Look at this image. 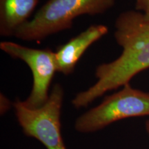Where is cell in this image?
Wrapping results in <instances>:
<instances>
[{"mask_svg": "<svg viewBox=\"0 0 149 149\" xmlns=\"http://www.w3.org/2000/svg\"><path fill=\"white\" fill-rule=\"evenodd\" d=\"M116 0H48L35 16L19 28L14 37L24 41H40L70 29L77 17L102 15Z\"/></svg>", "mask_w": 149, "mask_h": 149, "instance_id": "2", "label": "cell"}, {"mask_svg": "<svg viewBox=\"0 0 149 149\" xmlns=\"http://www.w3.org/2000/svg\"><path fill=\"white\" fill-rule=\"evenodd\" d=\"M115 39L122 48V54L114 61L97 66L96 83L72 100L76 109L88 107L106 93L130 84L136 74L149 68V22L144 13L123 12L115 20Z\"/></svg>", "mask_w": 149, "mask_h": 149, "instance_id": "1", "label": "cell"}, {"mask_svg": "<svg viewBox=\"0 0 149 149\" xmlns=\"http://www.w3.org/2000/svg\"><path fill=\"white\" fill-rule=\"evenodd\" d=\"M145 128H146V133H148V135H149V119L147 120V122H146V125H145Z\"/></svg>", "mask_w": 149, "mask_h": 149, "instance_id": "10", "label": "cell"}, {"mask_svg": "<svg viewBox=\"0 0 149 149\" xmlns=\"http://www.w3.org/2000/svg\"><path fill=\"white\" fill-rule=\"evenodd\" d=\"M149 8V0H136L135 10L145 13Z\"/></svg>", "mask_w": 149, "mask_h": 149, "instance_id": "9", "label": "cell"}, {"mask_svg": "<svg viewBox=\"0 0 149 149\" xmlns=\"http://www.w3.org/2000/svg\"><path fill=\"white\" fill-rule=\"evenodd\" d=\"M0 49L14 59L25 62L33 74V87L29 97L23 101L30 109H37L47 102L50 86L57 72L55 52L50 48L37 49L12 42H1Z\"/></svg>", "mask_w": 149, "mask_h": 149, "instance_id": "5", "label": "cell"}, {"mask_svg": "<svg viewBox=\"0 0 149 149\" xmlns=\"http://www.w3.org/2000/svg\"><path fill=\"white\" fill-rule=\"evenodd\" d=\"M109 32V28L103 24L91 25L55 52L57 72L69 75L75 68L83 54L95 42Z\"/></svg>", "mask_w": 149, "mask_h": 149, "instance_id": "6", "label": "cell"}, {"mask_svg": "<svg viewBox=\"0 0 149 149\" xmlns=\"http://www.w3.org/2000/svg\"><path fill=\"white\" fill-rule=\"evenodd\" d=\"M64 91L55 84L47 102L37 109H30L23 101L16 100L13 109L24 135L34 138L46 149H67L61 130V113Z\"/></svg>", "mask_w": 149, "mask_h": 149, "instance_id": "4", "label": "cell"}, {"mask_svg": "<svg viewBox=\"0 0 149 149\" xmlns=\"http://www.w3.org/2000/svg\"><path fill=\"white\" fill-rule=\"evenodd\" d=\"M144 14L145 18H146V19L149 22V8H148V10L146 11V12H145V13H144Z\"/></svg>", "mask_w": 149, "mask_h": 149, "instance_id": "11", "label": "cell"}, {"mask_svg": "<svg viewBox=\"0 0 149 149\" xmlns=\"http://www.w3.org/2000/svg\"><path fill=\"white\" fill-rule=\"evenodd\" d=\"M144 116H149V93L127 84L78 117L74 128L79 133H93L118 121Z\"/></svg>", "mask_w": 149, "mask_h": 149, "instance_id": "3", "label": "cell"}, {"mask_svg": "<svg viewBox=\"0 0 149 149\" xmlns=\"http://www.w3.org/2000/svg\"><path fill=\"white\" fill-rule=\"evenodd\" d=\"M12 108H13V102H11L3 93H0V115L1 116L6 114L7 112L10 111Z\"/></svg>", "mask_w": 149, "mask_h": 149, "instance_id": "8", "label": "cell"}, {"mask_svg": "<svg viewBox=\"0 0 149 149\" xmlns=\"http://www.w3.org/2000/svg\"><path fill=\"white\" fill-rule=\"evenodd\" d=\"M40 0H0V35L14 37L29 21Z\"/></svg>", "mask_w": 149, "mask_h": 149, "instance_id": "7", "label": "cell"}]
</instances>
